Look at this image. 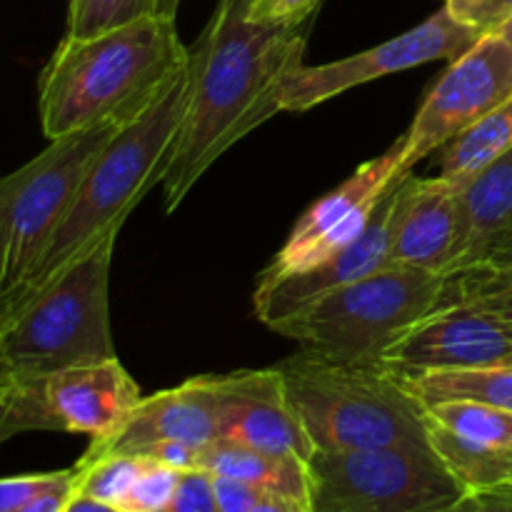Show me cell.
I'll use <instances>...</instances> for the list:
<instances>
[{"label":"cell","mask_w":512,"mask_h":512,"mask_svg":"<svg viewBox=\"0 0 512 512\" xmlns=\"http://www.w3.org/2000/svg\"><path fill=\"white\" fill-rule=\"evenodd\" d=\"M250 3L220 0L203 35L188 48V100L160 175L168 213L220 155L280 113L285 78L305 65L308 20L263 23L250 15Z\"/></svg>","instance_id":"1"},{"label":"cell","mask_w":512,"mask_h":512,"mask_svg":"<svg viewBox=\"0 0 512 512\" xmlns=\"http://www.w3.org/2000/svg\"><path fill=\"white\" fill-rule=\"evenodd\" d=\"M188 63L175 18H143L90 38L65 35L38 83L48 140L130 118L148 108Z\"/></svg>","instance_id":"2"},{"label":"cell","mask_w":512,"mask_h":512,"mask_svg":"<svg viewBox=\"0 0 512 512\" xmlns=\"http://www.w3.org/2000/svg\"><path fill=\"white\" fill-rule=\"evenodd\" d=\"M188 63L168 88L135 118L120 125L80 183L63 223L40 253L38 263L3 303L30 298L83 258L113 230L123 228L135 205L160 183L188 100ZM0 303V305H3Z\"/></svg>","instance_id":"3"},{"label":"cell","mask_w":512,"mask_h":512,"mask_svg":"<svg viewBox=\"0 0 512 512\" xmlns=\"http://www.w3.org/2000/svg\"><path fill=\"white\" fill-rule=\"evenodd\" d=\"M120 230L105 235L30 298L0 305V380L30 385L75 365L118 358L108 283Z\"/></svg>","instance_id":"4"},{"label":"cell","mask_w":512,"mask_h":512,"mask_svg":"<svg viewBox=\"0 0 512 512\" xmlns=\"http://www.w3.org/2000/svg\"><path fill=\"white\" fill-rule=\"evenodd\" d=\"M275 368L315 450L430 445L428 410L403 375L383 365L345 363L300 350Z\"/></svg>","instance_id":"5"},{"label":"cell","mask_w":512,"mask_h":512,"mask_svg":"<svg viewBox=\"0 0 512 512\" xmlns=\"http://www.w3.org/2000/svg\"><path fill=\"white\" fill-rule=\"evenodd\" d=\"M448 278L388 263L320 295L273 330L303 350L345 363L380 365L388 350L435 308L445 305Z\"/></svg>","instance_id":"6"},{"label":"cell","mask_w":512,"mask_h":512,"mask_svg":"<svg viewBox=\"0 0 512 512\" xmlns=\"http://www.w3.org/2000/svg\"><path fill=\"white\" fill-rule=\"evenodd\" d=\"M120 125L105 120L50 140L43 153L0 178V303L28 278L90 165Z\"/></svg>","instance_id":"7"},{"label":"cell","mask_w":512,"mask_h":512,"mask_svg":"<svg viewBox=\"0 0 512 512\" xmlns=\"http://www.w3.org/2000/svg\"><path fill=\"white\" fill-rule=\"evenodd\" d=\"M310 512H443L468 490L430 445L315 450Z\"/></svg>","instance_id":"8"},{"label":"cell","mask_w":512,"mask_h":512,"mask_svg":"<svg viewBox=\"0 0 512 512\" xmlns=\"http://www.w3.org/2000/svg\"><path fill=\"white\" fill-rule=\"evenodd\" d=\"M512 98V45L500 33L483 35L433 85L400 148V170L443 150L485 115Z\"/></svg>","instance_id":"9"},{"label":"cell","mask_w":512,"mask_h":512,"mask_svg":"<svg viewBox=\"0 0 512 512\" xmlns=\"http://www.w3.org/2000/svg\"><path fill=\"white\" fill-rule=\"evenodd\" d=\"M483 35L468 28L440 8L428 20L398 38L363 50L350 58L325 65H300L280 88V113H303L355 85L370 83L383 75L418 68L433 60H455L473 48Z\"/></svg>","instance_id":"10"},{"label":"cell","mask_w":512,"mask_h":512,"mask_svg":"<svg viewBox=\"0 0 512 512\" xmlns=\"http://www.w3.org/2000/svg\"><path fill=\"white\" fill-rule=\"evenodd\" d=\"M400 148L403 140H398L388 153L360 165L340 188L310 205L260 278L303 273L350 248L365 233L390 185L408 175L400 170Z\"/></svg>","instance_id":"11"},{"label":"cell","mask_w":512,"mask_h":512,"mask_svg":"<svg viewBox=\"0 0 512 512\" xmlns=\"http://www.w3.org/2000/svg\"><path fill=\"white\" fill-rule=\"evenodd\" d=\"M380 365L403 378L430 370L503 368L512 365V330L470 300L445 303L420 318Z\"/></svg>","instance_id":"12"},{"label":"cell","mask_w":512,"mask_h":512,"mask_svg":"<svg viewBox=\"0 0 512 512\" xmlns=\"http://www.w3.org/2000/svg\"><path fill=\"white\" fill-rule=\"evenodd\" d=\"M45 430L83 433L103 440L125 423L140 403V388L118 358L60 370L28 385Z\"/></svg>","instance_id":"13"},{"label":"cell","mask_w":512,"mask_h":512,"mask_svg":"<svg viewBox=\"0 0 512 512\" xmlns=\"http://www.w3.org/2000/svg\"><path fill=\"white\" fill-rule=\"evenodd\" d=\"M220 435L218 375H200L183 385L143 395L113 435L90 440L83 458L140 455L158 443H185L203 450Z\"/></svg>","instance_id":"14"},{"label":"cell","mask_w":512,"mask_h":512,"mask_svg":"<svg viewBox=\"0 0 512 512\" xmlns=\"http://www.w3.org/2000/svg\"><path fill=\"white\" fill-rule=\"evenodd\" d=\"M403 178L390 185L388 193L383 195V200L375 208L365 233L350 248L340 250L325 263L303 270V273H290L283 275V278H260L253 295L255 315L273 328L275 323L303 310L305 305L318 300L320 295L333 293L343 285L355 283V280L385 268L390 263L395 198H398V188Z\"/></svg>","instance_id":"15"},{"label":"cell","mask_w":512,"mask_h":512,"mask_svg":"<svg viewBox=\"0 0 512 512\" xmlns=\"http://www.w3.org/2000/svg\"><path fill=\"white\" fill-rule=\"evenodd\" d=\"M460 190L443 175L400 180L393 213L390 263L410 265L448 278L463 240Z\"/></svg>","instance_id":"16"},{"label":"cell","mask_w":512,"mask_h":512,"mask_svg":"<svg viewBox=\"0 0 512 512\" xmlns=\"http://www.w3.org/2000/svg\"><path fill=\"white\" fill-rule=\"evenodd\" d=\"M218 400V440L270 455H290L305 463L313 458L315 445L285 398L278 368L218 375Z\"/></svg>","instance_id":"17"},{"label":"cell","mask_w":512,"mask_h":512,"mask_svg":"<svg viewBox=\"0 0 512 512\" xmlns=\"http://www.w3.org/2000/svg\"><path fill=\"white\" fill-rule=\"evenodd\" d=\"M195 468L208 470L220 478H235L255 485L265 493H278L300 500L310 508L308 463L290 455H270L263 450L245 448L230 440H213L198 453Z\"/></svg>","instance_id":"18"},{"label":"cell","mask_w":512,"mask_h":512,"mask_svg":"<svg viewBox=\"0 0 512 512\" xmlns=\"http://www.w3.org/2000/svg\"><path fill=\"white\" fill-rule=\"evenodd\" d=\"M460 205H463V240L453 273L468 258L470 250L512 223V148L493 160L488 168L480 170L460 190Z\"/></svg>","instance_id":"19"},{"label":"cell","mask_w":512,"mask_h":512,"mask_svg":"<svg viewBox=\"0 0 512 512\" xmlns=\"http://www.w3.org/2000/svg\"><path fill=\"white\" fill-rule=\"evenodd\" d=\"M428 440L435 455L465 490H488L512 483V448L468 440L430 418Z\"/></svg>","instance_id":"20"},{"label":"cell","mask_w":512,"mask_h":512,"mask_svg":"<svg viewBox=\"0 0 512 512\" xmlns=\"http://www.w3.org/2000/svg\"><path fill=\"white\" fill-rule=\"evenodd\" d=\"M408 388L418 395L425 408L450 400L498 405L512 410V365L503 368L468 370H430V373L405 378Z\"/></svg>","instance_id":"21"},{"label":"cell","mask_w":512,"mask_h":512,"mask_svg":"<svg viewBox=\"0 0 512 512\" xmlns=\"http://www.w3.org/2000/svg\"><path fill=\"white\" fill-rule=\"evenodd\" d=\"M512 148V98L485 115L478 125L448 143L440 155V173L465 188L483 168Z\"/></svg>","instance_id":"22"},{"label":"cell","mask_w":512,"mask_h":512,"mask_svg":"<svg viewBox=\"0 0 512 512\" xmlns=\"http://www.w3.org/2000/svg\"><path fill=\"white\" fill-rule=\"evenodd\" d=\"M180 0H70L68 33L90 38L143 18H175Z\"/></svg>","instance_id":"23"},{"label":"cell","mask_w":512,"mask_h":512,"mask_svg":"<svg viewBox=\"0 0 512 512\" xmlns=\"http://www.w3.org/2000/svg\"><path fill=\"white\" fill-rule=\"evenodd\" d=\"M425 410L433 423L443 425L450 433L478 440V443L512 448V410L508 408L450 400V403H435Z\"/></svg>","instance_id":"24"},{"label":"cell","mask_w":512,"mask_h":512,"mask_svg":"<svg viewBox=\"0 0 512 512\" xmlns=\"http://www.w3.org/2000/svg\"><path fill=\"white\" fill-rule=\"evenodd\" d=\"M148 460L138 455H103V458H80L78 468V495L95 503L118 508L130 493L135 480L143 473Z\"/></svg>","instance_id":"25"},{"label":"cell","mask_w":512,"mask_h":512,"mask_svg":"<svg viewBox=\"0 0 512 512\" xmlns=\"http://www.w3.org/2000/svg\"><path fill=\"white\" fill-rule=\"evenodd\" d=\"M180 473L183 470L168 468V465H160L148 460L140 473V478L135 480L130 493L125 495L123 503L118 505V512H165L168 510L170 500H173L175 488L180 483Z\"/></svg>","instance_id":"26"},{"label":"cell","mask_w":512,"mask_h":512,"mask_svg":"<svg viewBox=\"0 0 512 512\" xmlns=\"http://www.w3.org/2000/svg\"><path fill=\"white\" fill-rule=\"evenodd\" d=\"M25 430H43L38 408L28 390L0 380V445Z\"/></svg>","instance_id":"27"},{"label":"cell","mask_w":512,"mask_h":512,"mask_svg":"<svg viewBox=\"0 0 512 512\" xmlns=\"http://www.w3.org/2000/svg\"><path fill=\"white\" fill-rule=\"evenodd\" d=\"M443 5L455 20L480 35L498 33L512 18V0H445Z\"/></svg>","instance_id":"28"},{"label":"cell","mask_w":512,"mask_h":512,"mask_svg":"<svg viewBox=\"0 0 512 512\" xmlns=\"http://www.w3.org/2000/svg\"><path fill=\"white\" fill-rule=\"evenodd\" d=\"M73 475V468L55 470V473H30L15 478H0V512H20L30 500L43 495Z\"/></svg>","instance_id":"29"},{"label":"cell","mask_w":512,"mask_h":512,"mask_svg":"<svg viewBox=\"0 0 512 512\" xmlns=\"http://www.w3.org/2000/svg\"><path fill=\"white\" fill-rule=\"evenodd\" d=\"M165 512H220L213 475L200 468L183 470L173 500Z\"/></svg>","instance_id":"30"},{"label":"cell","mask_w":512,"mask_h":512,"mask_svg":"<svg viewBox=\"0 0 512 512\" xmlns=\"http://www.w3.org/2000/svg\"><path fill=\"white\" fill-rule=\"evenodd\" d=\"M475 270V273H510L512 270V223L485 238L478 248L468 253L455 273ZM453 273V275H455ZM450 278V275H448Z\"/></svg>","instance_id":"31"},{"label":"cell","mask_w":512,"mask_h":512,"mask_svg":"<svg viewBox=\"0 0 512 512\" xmlns=\"http://www.w3.org/2000/svg\"><path fill=\"white\" fill-rule=\"evenodd\" d=\"M512 288V270L510 273H475V270H463L448 278L445 288V303H458V300H473L480 295L500 293V290Z\"/></svg>","instance_id":"32"},{"label":"cell","mask_w":512,"mask_h":512,"mask_svg":"<svg viewBox=\"0 0 512 512\" xmlns=\"http://www.w3.org/2000/svg\"><path fill=\"white\" fill-rule=\"evenodd\" d=\"M320 0H253L250 15L263 23H305L318 8Z\"/></svg>","instance_id":"33"},{"label":"cell","mask_w":512,"mask_h":512,"mask_svg":"<svg viewBox=\"0 0 512 512\" xmlns=\"http://www.w3.org/2000/svg\"><path fill=\"white\" fill-rule=\"evenodd\" d=\"M213 485L220 512H250L268 495L255 485L235 478H220V475H213Z\"/></svg>","instance_id":"34"},{"label":"cell","mask_w":512,"mask_h":512,"mask_svg":"<svg viewBox=\"0 0 512 512\" xmlns=\"http://www.w3.org/2000/svg\"><path fill=\"white\" fill-rule=\"evenodd\" d=\"M443 512H512V483L488 490H468Z\"/></svg>","instance_id":"35"},{"label":"cell","mask_w":512,"mask_h":512,"mask_svg":"<svg viewBox=\"0 0 512 512\" xmlns=\"http://www.w3.org/2000/svg\"><path fill=\"white\" fill-rule=\"evenodd\" d=\"M75 495H78V468L73 465V475H70L68 480H63V483L55 485V488L45 490L43 495L30 500L20 512H65Z\"/></svg>","instance_id":"36"},{"label":"cell","mask_w":512,"mask_h":512,"mask_svg":"<svg viewBox=\"0 0 512 512\" xmlns=\"http://www.w3.org/2000/svg\"><path fill=\"white\" fill-rule=\"evenodd\" d=\"M470 303H475L478 308H483L485 313H490L493 318H498L500 323L508 325L512 330V288L500 290V293L480 295V298H473Z\"/></svg>","instance_id":"37"},{"label":"cell","mask_w":512,"mask_h":512,"mask_svg":"<svg viewBox=\"0 0 512 512\" xmlns=\"http://www.w3.org/2000/svg\"><path fill=\"white\" fill-rule=\"evenodd\" d=\"M250 512H310V508L305 503H300V500L285 498V495L278 493H268Z\"/></svg>","instance_id":"38"},{"label":"cell","mask_w":512,"mask_h":512,"mask_svg":"<svg viewBox=\"0 0 512 512\" xmlns=\"http://www.w3.org/2000/svg\"><path fill=\"white\" fill-rule=\"evenodd\" d=\"M65 512H118V510L110 508V505L95 503V500H90V498H83V495H75V498L70 500L68 510Z\"/></svg>","instance_id":"39"},{"label":"cell","mask_w":512,"mask_h":512,"mask_svg":"<svg viewBox=\"0 0 512 512\" xmlns=\"http://www.w3.org/2000/svg\"><path fill=\"white\" fill-rule=\"evenodd\" d=\"M498 33H500V35H503V38H505V40H508V43L512 45V18L508 20V23H505V25H503V28H500V30H498Z\"/></svg>","instance_id":"40"}]
</instances>
